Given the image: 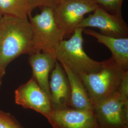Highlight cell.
Segmentation results:
<instances>
[{
  "mask_svg": "<svg viewBox=\"0 0 128 128\" xmlns=\"http://www.w3.org/2000/svg\"><path fill=\"white\" fill-rule=\"evenodd\" d=\"M32 36L28 18L2 15L0 20V66L6 69L19 56L32 54Z\"/></svg>",
  "mask_w": 128,
  "mask_h": 128,
  "instance_id": "1",
  "label": "cell"
},
{
  "mask_svg": "<svg viewBox=\"0 0 128 128\" xmlns=\"http://www.w3.org/2000/svg\"><path fill=\"white\" fill-rule=\"evenodd\" d=\"M96 72L78 75L86 89L92 107L120 90L124 77L128 73L112 58L103 61Z\"/></svg>",
  "mask_w": 128,
  "mask_h": 128,
  "instance_id": "2",
  "label": "cell"
},
{
  "mask_svg": "<svg viewBox=\"0 0 128 128\" xmlns=\"http://www.w3.org/2000/svg\"><path fill=\"white\" fill-rule=\"evenodd\" d=\"M28 17L32 28L33 53H47L56 58L66 34L56 18L53 8L43 7L40 14Z\"/></svg>",
  "mask_w": 128,
  "mask_h": 128,
  "instance_id": "3",
  "label": "cell"
},
{
  "mask_svg": "<svg viewBox=\"0 0 128 128\" xmlns=\"http://www.w3.org/2000/svg\"><path fill=\"white\" fill-rule=\"evenodd\" d=\"M84 29L78 28L68 40H63L57 50L56 58L78 75L96 72L102 62L92 59L83 48Z\"/></svg>",
  "mask_w": 128,
  "mask_h": 128,
  "instance_id": "4",
  "label": "cell"
},
{
  "mask_svg": "<svg viewBox=\"0 0 128 128\" xmlns=\"http://www.w3.org/2000/svg\"><path fill=\"white\" fill-rule=\"evenodd\" d=\"M99 128H128V75L120 90L92 107Z\"/></svg>",
  "mask_w": 128,
  "mask_h": 128,
  "instance_id": "5",
  "label": "cell"
},
{
  "mask_svg": "<svg viewBox=\"0 0 128 128\" xmlns=\"http://www.w3.org/2000/svg\"><path fill=\"white\" fill-rule=\"evenodd\" d=\"M97 7L92 0H60L53 9L66 37L78 28L86 15L92 12Z\"/></svg>",
  "mask_w": 128,
  "mask_h": 128,
  "instance_id": "6",
  "label": "cell"
},
{
  "mask_svg": "<svg viewBox=\"0 0 128 128\" xmlns=\"http://www.w3.org/2000/svg\"><path fill=\"white\" fill-rule=\"evenodd\" d=\"M83 29L94 28L101 34L110 37L128 38V26L122 14H110L98 6L80 23L78 27Z\"/></svg>",
  "mask_w": 128,
  "mask_h": 128,
  "instance_id": "7",
  "label": "cell"
},
{
  "mask_svg": "<svg viewBox=\"0 0 128 128\" xmlns=\"http://www.w3.org/2000/svg\"><path fill=\"white\" fill-rule=\"evenodd\" d=\"M15 101L17 104L34 110L46 118L53 110L50 97L32 77L15 90Z\"/></svg>",
  "mask_w": 128,
  "mask_h": 128,
  "instance_id": "8",
  "label": "cell"
},
{
  "mask_svg": "<svg viewBox=\"0 0 128 128\" xmlns=\"http://www.w3.org/2000/svg\"><path fill=\"white\" fill-rule=\"evenodd\" d=\"M46 118L53 128H99L92 110H52Z\"/></svg>",
  "mask_w": 128,
  "mask_h": 128,
  "instance_id": "9",
  "label": "cell"
},
{
  "mask_svg": "<svg viewBox=\"0 0 128 128\" xmlns=\"http://www.w3.org/2000/svg\"><path fill=\"white\" fill-rule=\"evenodd\" d=\"M49 88L53 110L69 107L71 97L70 83L63 68L58 61L50 74Z\"/></svg>",
  "mask_w": 128,
  "mask_h": 128,
  "instance_id": "10",
  "label": "cell"
},
{
  "mask_svg": "<svg viewBox=\"0 0 128 128\" xmlns=\"http://www.w3.org/2000/svg\"><path fill=\"white\" fill-rule=\"evenodd\" d=\"M56 61L51 55L41 52L33 53L30 55L28 58L29 64L32 69V78L50 99V76Z\"/></svg>",
  "mask_w": 128,
  "mask_h": 128,
  "instance_id": "11",
  "label": "cell"
},
{
  "mask_svg": "<svg viewBox=\"0 0 128 128\" xmlns=\"http://www.w3.org/2000/svg\"><path fill=\"white\" fill-rule=\"evenodd\" d=\"M83 32L94 37L97 42L105 45L112 53L111 58L121 68L128 70V38L105 36L96 30L86 28Z\"/></svg>",
  "mask_w": 128,
  "mask_h": 128,
  "instance_id": "12",
  "label": "cell"
},
{
  "mask_svg": "<svg viewBox=\"0 0 128 128\" xmlns=\"http://www.w3.org/2000/svg\"><path fill=\"white\" fill-rule=\"evenodd\" d=\"M61 64L68 76L70 86L69 107L76 110H92L87 91L79 76L65 65Z\"/></svg>",
  "mask_w": 128,
  "mask_h": 128,
  "instance_id": "13",
  "label": "cell"
},
{
  "mask_svg": "<svg viewBox=\"0 0 128 128\" xmlns=\"http://www.w3.org/2000/svg\"><path fill=\"white\" fill-rule=\"evenodd\" d=\"M0 12L2 15L24 18L31 14L27 0H0Z\"/></svg>",
  "mask_w": 128,
  "mask_h": 128,
  "instance_id": "14",
  "label": "cell"
},
{
  "mask_svg": "<svg viewBox=\"0 0 128 128\" xmlns=\"http://www.w3.org/2000/svg\"><path fill=\"white\" fill-rule=\"evenodd\" d=\"M97 5L110 14H122L124 0H92Z\"/></svg>",
  "mask_w": 128,
  "mask_h": 128,
  "instance_id": "15",
  "label": "cell"
},
{
  "mask_svg": "<svg viewBox=\"0 0 128 128\" xmlns=\"http://www.w3.org/2000/svg\"><path fill=\"white\" fill-rule=\"evenodd\" d=\"M0 128H22L12 115L0 110Z\"/></svg>",
  "mask_w": 128,
  "mask_h": 128,
  "instance_id": "16",
  "label": "cell"
},
{
  "mask_svg": "<svg viewBox=\"0 0 128 128\" xmlns=\"http://www.w3.org/2000/svg\"><path fill=\"white\" fill-rule=\"evenodd\" d=\"M30 12L37 7H48L54 8L59 0H27Z\"/></svg>",
  "mask_w": 128,
  "mask_h": 128,
  "instance_id": "17",
  "label": "cell"
},
{
  "mask_svg": "<svg viewBox=\"0 0 128 128\" xmlns=\"http://www.w3.org/2000/svg\"><path fill=\"white\" fill-rule=\"evenodd\" d=\"M5 73V69L3 68L2 66H0V87L1 86L2 78L4 76Z\"/></svg>",
  "mask_w": 128,
  "mask_h": 128,
  "instance_id": "18",
  "label": "cell"
},
{
  "mask_svg": "<svg viewBox=\"0 0 128 128\" xmlns=\"http://www.w3.org/2000/svg\"><path fill=\"white\" fill-rule=\"evenodd\" d=\"M2 15L1 14V13L0 12V19L2 18Z\"/></svg>",
  "mask_w": 128,
  "mask_h": 128,
  "instance_id": "19",
  "label": "cell"
},
{
  "mask_svg": "<svg viewBox=\"0 0 128 128\" xmlns=\"http://www.w3.org/2000/svg\"><path fill=\"white\" fill-rule=\"evenodd\" d=\"M59 0H58V1H59Z\"/></svg>",
  "mask_w": 128,
  "mask_h": 128,
  "instance_id": "20",
  "label": "cell"
}]
</instances>
